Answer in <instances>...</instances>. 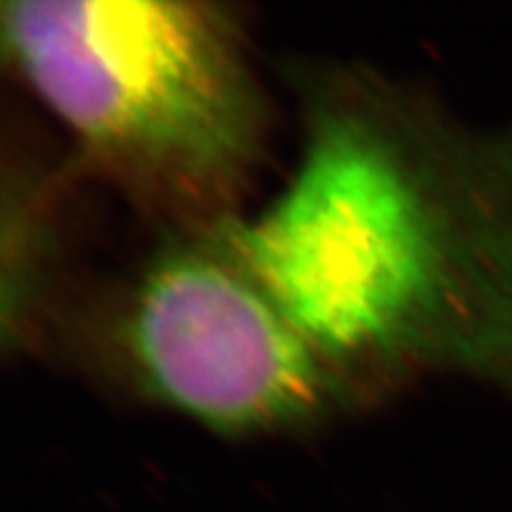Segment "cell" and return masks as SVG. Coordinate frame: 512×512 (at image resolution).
<instances>
[{"instance_id": "obj_1", "label": "cell", "mask_w": 512, "mask_h": 512, "mask_svg": "<svg viewBox=\"0 0 512 512\" xmlns=\"http://www.w3.org/2000/svg\"><path fill=\"white\" fill-rule=\"evenodd\" d=\"M285 185L230 233L294 325L375 399L453 375L512 394V124L356 64L297 74Z\"/></svg>"}, {"instance_id": "obj_2", "label": "cell", "mask_w": 512, "mask_h": 512, "mask_svg": "<svg viewBox=\"0 0 512 512\" xmlns=\"http://www.w3.org/2000/svg\"><path fill=\"white\" fill-rule=\"evenodd\" d=\"M5 55L95 174L166 230L240 216L268 98L226 5L8 0Z\"/></svg>"}, {"instance_id": "obj_3", "label": "cell", "mask_w": 512, "mask_h": 512, "mask_svg": "<svg viewBox=\"0 0 512 512\" xmlns=\"http://www.w3.org/2000/svg\"><path fill=\"white\" fill-rule=\"evenodd\" d=\"M105 337L140 396L230 437L306 430L370 399L280 309L230 219L166 230L112 302Z\"/></svg>"}, {"instance_id": "obj_4", "label": "cell", "mask_w": 512, "mask_h": 512, "mask_svg": "<svg viewBox=\"0 0 512 512\" xmlns=\"http://www.w3.org/2000/svg\"><path fill=\"white\" fill-rule=\"evenodd\" d=\"M3 342H24L43 297L53 221L43 183L27 169L8 171L3 190Z\"/></svg>"}]
</instances>
